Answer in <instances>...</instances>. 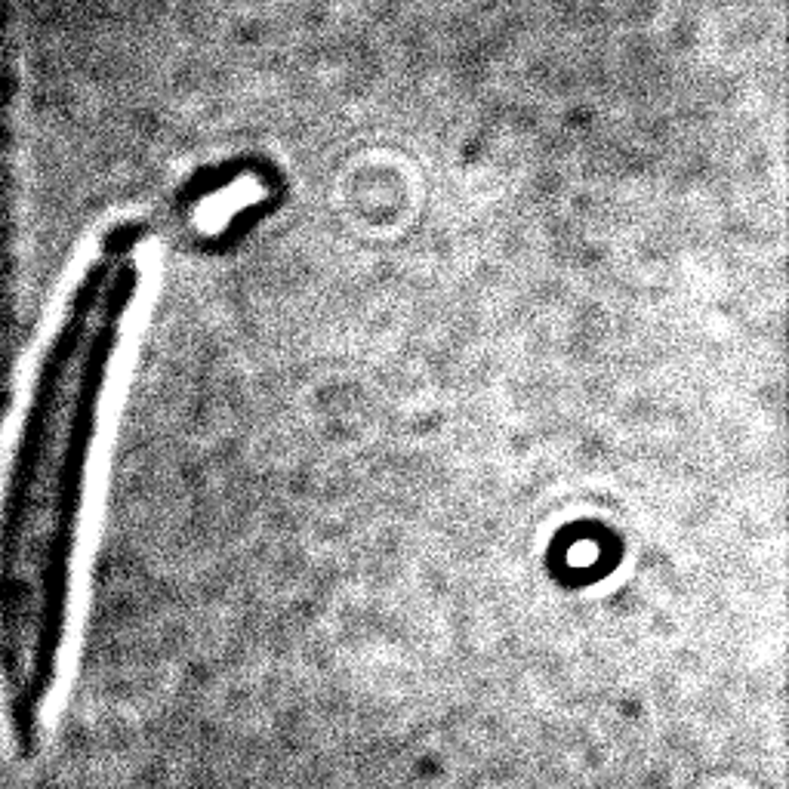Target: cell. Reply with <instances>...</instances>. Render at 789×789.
<instances>
[{
  "label": "cell",
  "mask_w": 789,
  "mask_h": 789,
  "mask_svg": "<svg viewBox=\"0 0 789 789\" xmlns=\"http://www.w3.org/2000/svg\"><path fill=\"white\" fill-rule=\"evenodd\" d=\"M145 235L142 222L118 226L77 281L0 484V728L19 759L43 743L56 697L99 404L142 277Z\"/></svg>",
  "instance_id": "6da1fadb"
}]
</instances>
